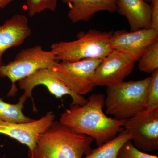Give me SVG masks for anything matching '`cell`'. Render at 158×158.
Returning <instances> with one entry per match:
<instances>
[{
  "label": "cell",
  "instance_id": "cell-7",
  "mask_svg": "<svg viewBox=\"0 0 158 158\" xmlns=\"http://www.w3.org/2000/svg\"><path fill=\"white\" fill-rule=\"evenodd\" d=\"M142 53L113 50L102 59L95 70V86L108 87L123 81L132 72Z\"/></svg>",
  "mask_w": 158,
  "mask_h": 158
},
{
  "label": "cell",
  "instance_id": "cell-12",
  "mask_svg": "<svg viewBox=\"0 0 158 158\" xmlns=\"http://www.w3.org/2000/svg\"><path fill=\"white\" fill-rule=\"evenodd\" d=\"M31 33L27 18L23 15H15L0 25V66L6 51L21 45Z\"/></svg>",
  "mask_w": 158,
  "mask_h": 158
},
{
  "label": "cell",
  "instance_id": "cell-2",
  "mask_svg": "<svg viewBox=\"0 0 158 158\" xmlns=\"http://www.w3.org/2000/svg\"><path fill=\"white\" fill-rule=\"evenodd\" d=\"M93 138L55 120L40 135L29 158H83L92 150Z\"/></svg>",
  "mask_w": 158,
  "mask_h": 158
},
{
  "label": "cell",
  "instance_id": "cell-1",
  "mask_svg": "<svg viewBox=\"0 0 158 158\" xmlns=\"http://www.w3.org/2000/svg\"><path fill=\"white\" fill-rule=\"evenodd\" d=\"M105 96L93 94L83 106L72 105L61 114L59 122L76 132L93 138L100 146L123 130L126 119L108 117L104 113Z\"/></svg>",
  "mask_w": 158,
  "mask_h": 158
},
{
  "label": "cell",
  "instance_id": "cell-21",
  "mask_svg": "<svg viewBox=\"0 0 158 158\" xmlns=\"http://www.w3.org/2000/svg\"><path fill=\"white\" fill-rule=\"evenodd\" d=\"M151 28L158 31V0H152Z\"/></svg>",
  "mask_w": 158,
  "mask_h": 158
},
{
  "label": "cell",
  "instance_id": "cell-3",
  "mask_svg": "<svg viewBox=\"0 0 158 158\" xmlns=\"http://www.w3.org/2000/svg\"><path fill=\"white\" fill-rule=\"evenodd\" d=\"M150 77L120 82L106 87V113L118 119H127L147 108V90Z\"/></svg>",
  "mask_w": 158,
  "mask_h": 158
},
{
  "label": "cell",
  "instance_id": "cell-14",
  "mask_svg": "<svg viewBox=\"0 0 158 158\" xmlns=\"http://www.w3.org/2000/svg\"><path fill=\"white\" fill-rule=\"evenodd\" d=\"M117 11L126 18L131 31L151 28L150 5L144 0H118Z\"/></svg>",
  "mask_w": 158,
  "mask_h": 158
},
{
  "label": "cell",
  "instance_id": "cell-18",
  "mask_svg": "<svg viewBox=\"0 0 158 158\" xmlns=\"http://www.w3.org/2000/svg\"><path fill=\"white\" fill-rule=\"evenodd\" d=\"M28 14L31 17L44 10L55 11L57 9L58 0H26Z\"/></svg>",
  "mask_w": 158,
  "mask_h": 158
},
{
  "label": "cell",
  "instance_id": "cell-15",
  "mask_svg": "<svg viewBox=\"0 0 158 158\" xmlns=\"http://www.w3.org/2000/svg\"><path fill=\"white\" fill-rule=\"evenodd\" d=\"M129 140H131V134L124 128L115 138L95 149H92L83 158H117L121 148Z\"/></svg>",
  "mask_w": 158,
  "mask_h": 158
},
{
  "label": "cell",
  "instance_id": "cell-5",
  "mask_svg": "<svg viewBox=\"0 0 158 158\" xmlns=\"http://www.w3.org/2000/svg\"><path fill=\"white\" fill-rule=\"evenodd\" d=\"M59 62L52 51L44 50L40 45L22 50L14 60L0 66V77L8 78L11 82L8 96L14 97L18 91L16 82L38 69L53 68Z\"/></svg>",
  "mask_w": 158,
  "mask_h": 158
},
{
  "label": "cell",
  "instance_id": "cell-23",
  "mask_svg": "<svg viewBox=\"0 0 158 158\" xmlns=\"http://www.w3.org/2000/svg\"><path fill=\"white\" fill-rule=\"evenodd\" d=\"M144 1H145V2H146L148 3H151V2L152 0H144Z\"/></svg>",
  "mask_w": 158,
  "mask_h": 158
},
{
  "label": "cell",
  "instance_id": "cell-10",
  "mask_svg": "<svg viewBox=\"0 0 158 158\" xmlns=\"http://www.w3.org/2000/svg\"><path fill=\"white\" fill-rule=\"evenodd\" d=\"M55 118L54 113L48 112L39 119L25 123L9 122L0 119V134L15 139L27 145L31 150L35 146L38 136L49 127Z\"/></svg>",
  "mask_w": 158,
  "mask_h": 158
},
{
  "label": "cell",
  "instance_id": "cell-13",
  "mask_svg": "<svg viewBox=\"0 0 158 158\" xmlns=\"http://www.w3.org/2000/svg\"><path fill=\"white\" fill-rule=\"evenodd\" d=\"M118 0H62L69 8L67 16L73 23L87 22L100 11L117 12Z\"/></svg>",
  "mask_w": 158,
  "mask_h": 158
},
{
  "label": "cell",
  "instance_id": "cell-19",
  "mask_svg": "<svg viewBox=\"0 0 158 158\" xmlns=\"http://www.w3.org/2000/svg\"><path fill=\"white\" fill-rule=\"evenodd\" d=\"M117 158H158V157L139 150L134 146L131 140H129L121 148Z\"/></svg>",
  "mask_w": 158,
  "mask_h": 158
},
{
  "label": "cell",
  "instance_id": "cell-6",
  "mask_svg": "<svg viewBox=\"0 0 158 158\" xmlns=\"http://www.w3.org/2000/svg\"><path fill=\"white\" fill-rule=\"evenodd\" d=\"M102 60L86 59L75 62H61L52 68L69 90L83 96L95 87L94 73Z\"/></svg>",
  "mask_w": 158,
  "mask_h": 158
},
{
  "label": "cell",
  "instance_id": "cell-4",
  "mask_svg": "<svg viewBox=\"0 0 158 158\" xmlns=\"http://www.w3.org/2000/svg\"><path fill=\"white\" fill-rule=\"evenodd\" d=\"M113 34V31L102 32L95 29L87 32L81 31L76 40L54 43L51 46V51L57 60L61 62L103 59L113 50L110 43Z\"/></svg>",
  "mask_w": 158,
  "mask_h": 158
},
{
  "label": "cell",
  "instance_id": "cell-11",
  "mask_svg": "<svg viewBox=\"0 0 158 158\" xmlns=\"http://www.w3.org/2000/svg\"><path fill=\"white\" fill-rule=\"evenodd\" d=\"M158 41V31L152 28L128 32L118 30L113 32L110 39L113 50L143 53L148 47Z\"/></svg>",
  "mask_w": 158,
  "mask_h": 158
},
{
  "label": "cell",
  "instance_id": "cell-16",
  "mask_svg": "<svg viewBox=\"0 0 158 158\" xmlns=\"http://www.w3.org/2000/svg\"><path fill=\"white\" fill-rule=\"evenodd\" d=\"M26 100L21 96L17 103L13 104L6 102L0 98V119L16 123H25L34 120L23 113L24 104Z\"/></svg>",
  "mask_w": 158,
  "mask_h": 158
},
{
  "label": "cell",
  "instance_id": "cell-20",
  "mask_svg": "<svg viewBox=\"0 0 158 158\" xmlns=\"http://www.w3.org/2000/svg\"><path fill=\"white\" fill-rule=\"evenodd\" d=\"M150 77L147 90V108L158 107V69Z\"/></svg>",
  "mask_w": 158,
  "mask_h": 158
},
{
  "label": "cell",
  "instance_id": "cell-8",
  "mask_svg": "<svg viewBox=\"0 0 158 158\" xmlns=\"http://www.w3.org/2000/svg\"><path fill=\"white\" fill-rule=\"evenodd\" d=\"M123 127L139 150L150 152L158 149V107L147 108L126 119Z\"/></svg>",
  "mask_w": 158,
  "mask_h": 158
},
{
  "label": "cell",
  "instance_id": "cell-9",
  "mask_svg": "<svg viewBox=\"0 0 158 158\" xmlns=\"http://www.w3.org/2000/svg\"><path fill=\"white\" fill-rule=\"evenodd\" d=\"M19 88L24 90L21 97L27 100L32 98V92L34 88L38 85L45 86L51 94L57 98H61L65 95H69L72 98V105L83 106L88 101L84 96L77 95L69 90L60 80L56 73L52 68H44L18 81Z\"/></svg>",
  "mask_w": 158,
  "mask_h": 158
},
{
  "label": "cell",
  "instance_id": "cell-22",
  "mask_svg": "<svg viewBox=\"0 0 158 158\" xmlns=\"http://www.w3.org/2000/svg\"><path fill=\"white\" fill-rule=\"evenodd\" d=\"M15 0H0V9H5Z\"/></svg>",
  "mask_w": 158,
  "mask_h": 158
},
{
  "label": "cell",
  "instance_id": "cell-17",
  "mask_svg": "<svg viewBox=\"0 0 158 158\" xmlns=\"http://www.w3.org/2000/svg\"><path fill=\"white\" fill-rule=\"evenodd\" d=\"M140 71L152 73L158 69V41L145 49L138 61Z\"/></svg>",
  "mask_w": 158,
  "mask_h": 158
}]
</instances>
